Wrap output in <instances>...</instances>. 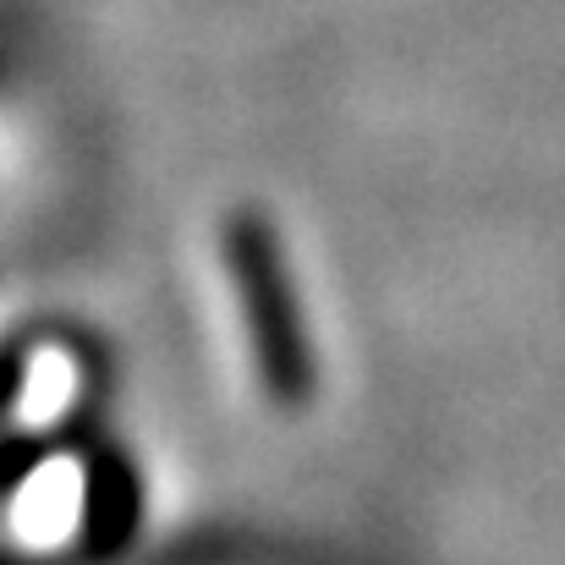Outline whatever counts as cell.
Wrapping results in <instances>:
<instances>
[{
    "label": "cell",
    "mask_w": 565,
    "mask_h": 565,
    "mask_svg": "<svg viewBox=\"0 0 565 565\" xmlns=\"http://www.w3.org/2000/svg\"><path fill=\"white\" fill-rule=\"evenodd\" d=\"M220 253L231 264V286H236V302H242V324H247L264 390L280 406H308L319 374H313V352H308L302 313H297V286L286 275V253H280L275 225L264 214L242 209V214L225 220Z\"/></svg>",
    "instance_id": "6da1fadb"
}]
</instances>
